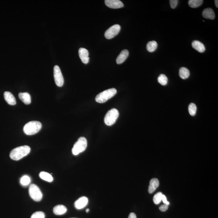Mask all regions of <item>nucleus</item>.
<instances>
[{
  "label": "nucleus",
  "mask_w": 218,
  "mask_h": 218,
  "mask_svg": "<svg viewBox=\"0 0 218 218\" xmlns=\"http://www.w3.org/2000/svg\"><path fill=\"white\" fill-rule=\"evenodd\" d=\"M30 147L28 145L18 147L13 149L10 153V157L14 160H19L27 156L30 152Z\"/></svg>",
  "instance_id": "1"
},
{
  "label": "nucleus",
  "mask_w": 218,
  "mask_h": 218,
  "mask_svg": "<svg viewBox=\"0 0 218 218\" xmlns=\"http://www.w3.org/2000/svg\"><path fill=\"white\" fill-rule=\"evenodd\" d=\"M41 128L42 124L40 122L33 121L29 122L25 124L23 130L26 135H31L37 133Z\"/></svg>",
  "instance_id": "2"
},
{
  "label": "nucleus",
  "mask_w": 218,
  "mask_h": 218,
  "mask_svg": "<svg viewBox=\"0 0 218 218\" xmlns=\"http://www.w3.org/2000/svg\"><path fill=\"white\" fill-rule=\"evenodd\" d=\"M117 93V90L115 88L107 89L98 94L96 97V101L99 103L106 102L114 97Z\"/></svg>",
  "instance_id": "3"
},
{
  "label": "nucleus",
  "mask_w": 218,
  "mask_h": 218,
  "mask_svg": "<svg viewBox=\"0 0 218 218\" xmlns=\"http://www.w3.org/2000/svg\"><path fill=\"white\" fill-rule=\"evenodd\" d=\"M87 146V140L84 137H80L75 143L72 149L73 154L76 156L84 151Z\"/></svg>",
  "instance_id": "4"
},
{
  "label": "nucleus",
  "mask_w": 218,
  "mask_h": 218,
  "mask_svg": "<svg viewBox=\"0 0 218 218\" xmlns=\"http://www.w3.org/2000/svg\"><path fill=\"white\" fill-rule=\"evenodd\" d=\"M119 115L117 109L112 108L109 110L104 118V122L106 125L112 126L116 122Z\"/></svg>",
  "instance_id": "5"
},
{
  "label": "nucleus",
  "mask_w": 218,
  "mask_h": 218,
  "mask_svg": "<svg viewBox=\"0 0 218 218\" xmlns=\"http://www.w3.org/2000/svg\"><path fill=\"white\" fill-rule=\"evenodd\" d=\"M29 193L31 198L36 202H39L42 199L43 194L39 188L35 184H32L30 186Z\"/></svg>",
  "instance_id": "6"
},
{
  "label": "nucleus",
  "mask_w": 218,
  "mask_h": 218,
  "mask_svg": "<svg viewBox=\"0 0 218 218\" xmlns=\"http://www.w3.org/2000/svg\"><path fill=\"white\" fill-rule=\"evenodd\" d=\"M54 72L56 85L59 87H61L64 85V79L60 68L58 65H56L54 67Z\"/></svg>",
  "instance_id": "7"
},
{
  "label": "nucleus",
  "mask_w": 218,
  "mask_h": 218,
  "mask_svg": "<svg viewBox=\"0 0 218 218\" xmlns=\"http://www.w3.org/2000/svg\"><path fill=\"white\" fill-rule=\"evenodd\" d=\"M121 26L118 24L113 25L106 31L105 36L106 39H110L117 36L121 30Z\"/></svg>",
  "instance_id": "8"
},
{
  "label": "nucleus",
  "mask_w": 218,
  "mask_h": 218,
  "mask_svg": "<svg viewBox=\"0 0 218 218\" xmlns=\"http://www.w3.org/2000/svg\"><path fill=\"white\" fill-rule=\"evenodd\" d=\"M106 6L112 9H118L124 7V4L119 0H106L105 1Z\"/></svg>",
  "instance_id": "9"
},
{
  "label": "nucleus",
  "mask_w": 218,
  "mask_h": 218,
  "mask_svg": "<svg viewBox=\"0 0 218 218\" xmlns=\"http://www.w3.org/2000/svg\"><path fill=\"white\" fill-rule=\"evenodd\" d=\"M79 54L80 58L84 64H87L89 63V53L86 49L84 48L79 49Z\"/></svg>",
  "instance_id": "10"
},
{
  "label": "nucleus",
  "mask_w": 218,
  "mask_h": 218,
  "mask_svg": "<svg viewBox=\"0 0 218 218\" xmlns=\"http://www.w3.org/2000/svg\"><path fill=\"white\" fill-rule=\"evenodd\" d=\"M88 203L87 198L85 196L81 197L75 202V207L79 210L82 209L87 205Z\"/></svg>",
  "instance_id": "11"
},
{
  "label": "nucleus",
  "mask_w": 218,
  "mask_h": 218,
  "mask_svg": "<svg viewBox=\"0 0 218 218\" xmlns=\"http://www.w3.org/2000/svg\"><path fill=\"white\" fill-rule=\"evenodd\" d=\"M5 100L7 103L10 105H15L16 103V101L13 95L11 92L5 91L4 93Z\"/></svg>",
  "instance_id": "12"
},
{
  "label": "nucleus",
  "mask_w": 218,
  "mask_h": 218,
  "mask_svg": "<svg viewBox=\"0 0 218 218\" xmlns=\"http://www.w3.org/2000/svg\"><path fill=\"white\" fill-rule=\"evenodd\" d=\"M129 55V52L127 49L122 50L119 54L117 59V63L118 64L123 63L127 60Z\"/></svg>",
  "instance_id": "13"
},
{
  "label": "nucleus",
  "mask_w": 218,
  "mask_h": 218,
  "mask_svg": "<svg viewBox=\"0 0 218 218\" xmlns=\"http://www.w3.org/2000/svg\"><path fill=\"white\" fill-rule=\"evenodd\" d=\"M191 45L193 48L200 53H203L205 51V45L203 43L198 40H194L192 42Z\"/></svg>",
  "instance_id": "14"
},
{
  "label": "nucleus",
  "mask_w": 218,
  "mask_h": 218,
  "mask_svg": "<svg viewBox=\"0 0 218 218\" xmlns=\"http://www.w3.org/2000/svg\"><path fill=\"white\" fill-rule=\"evenodd\" d=\"M202 15L204 18L210 19H214L215 17L214 12L210 8L204 9L202 12Z\"/></svg>",
  "instance_id": "15"
},
{
  "label": "nucleus",
  "mask_w": 218,
  "mask_h": 218,
  "mask_svg": "<svg viewBox=\"0 0 218 218\" xmlns=\"http://www.w3.org/2000/svg\"><path fill=\"white\" fill-rule=\"evenodd\" d=\"M159 185V181L158 179L153 178L152 179L149 183L148 192L149 194L153 193L156 190Z\"/></svg>",
  "instance_id": "16"
},
{
  "label": "nucleus",
  "mask_w": 218,
  "mask_h": 218,
  "mask_svg": "<svg viewBox=\"0 0 218 218\" xmlns=\"http://www.w3.org/2000/svg\"><path fill=\"white\" fill-rule=\"evenodd\" d=\"M19 97L20 100L25 104L29 105L31 102L30 95L27 92L19 93Z\"/></svg>",
  "instance_id": "17"
},
{
  "label": "nucleus",
  "mask_w": 218,
  "mask_h": 218,
  "mask_svg": "<svg viewBox=\"0 0 218 218\" xmlns=\"http://www.w3.org/2000/svg\"><path fill=\"white\" fill-rule=\"evenodd\" d=\"M67 209L66 207L63 205H57L53 209L54 214L58 215H61L64 214L66 213Z\"/></svg>",
  "instance_id": "18"
},
{
  "label": "nucleus",
  "mask_w": 218,
  "mask_h": 218,
  "mask_svg": "<svg viewBox=\"0 0 218 218\" xmlns=\"http://www.w3.org/2000/svg\"><path fill=\"white\" fill-rule=\"evenodd\" d=\"M179 75L182 79H188L190 75L189 71L185 67H182L179 71Z\"/></svg>",
  "instance_id": "19"
},
{
  "label": "nucleus",
  "mask_w": 218,
  "mask_h": 218,
  "mask_svg": "<svg viewBox=\"0 0 218 218\" xmlns=\"http://www.w3.org/2000/svg\"><path fill=\"white\" fill-rule=\"evenodd\" d=\"M39 177L43 180L49 182H51L54 180L52 176L49 173L45 172H41L39 174Z\"/></svg>",
  "instance_id": "20"
},
{
  "label": "nucleus",
  "mask_w": 218,
  "mask_h": 218,
  "mask_svg": "<svg viewBox=\"0 0 218 218\" xmlns=\"http://www.w3.org/2000/svg\"><path fill=\"white\" fill-rule=\"evenodd\" d=\"M158 47L157 43L156 41H149L147 44L146 48L149 52H153Z\"/></svg>",
  "instance_id": "21"
},
{
  "label": "nucleus",
  "mask_w": 218,
  "mask_h": 218,
  "mask_svg": "<svg viewBox=\"0 0 218 218\" xmlns=\"http://www.w3.org/2000/svg\"><path fill=\"white\" fill-rule=\"evenodd\" d=\"M203 3L202 0H189L188 1V5L191 8H195L200 6Z\"/></svg>",
  "instance_id": "22"
},
{
  "label": "nucleus",
  "mask_w": 218,
  "mask_h": 218,
  "mask_svg": "<svg viewBox=\"0 0 218 218\" xmlns=\"http://www.w3.org/2000/svg\"><path fill=\"white\" fill-rule=\"evenodd\" d=\"M158 80L161 85L164 86L167 84L168 82V79L165 75L161 74L158 77Z\"/></svg>",
  "instance_id": "23"
},
{
  "label": "nucleus",
  "mask_w": 218,
  "mask_h": 218,
  "mask_svg": "<svg viewBox=\"0 0 218 218\" xmlns=\"http://www.w3.org/2000/svg\"><path fill=\"white\" fill-rule=\"evenodd\" d=\"M30 178L27 175L23 176L20 179V184L24 186L29 185L30 184Z\"/></svg>",
  "instance_id": "24"
},
{
  "label": "nucleus",
  "mask_w": 218,
  "mask_h": 218,
  "mask_svg": "<svg viewBox=\"0 0 218 218\" xmlns=\"http://www.w3.org/2000/svg\"><path fill=\"white\" fill-rule=\"evenodd\" d=\"M188 110L190 115L192 116L195 115L197 111V107L195 104L194 103H190L189 106Z\"/></svg>",
  "instance_id": "25"
},
{
  "label": "nucleus",
  "mask_w": 218,
  "mask_h": 218,
  "mask_svg": "<svg viewBox=\"0 0 218 218\" xmlns=\"http://www.w3.org/2000/svg\"><path fill=\"white\" fill-rule=\"evenodd\" d=\"M163 194L162 192L157 193L154 195L153 198V201L156 205H158L160 204L161 201H162V197Z\"/></svg>",
  "instance_id": "26"
},
{
  "label": "nucleus",
  "mask_w": 218,
  "mask_h": 218,
  "mask_svg": "<svg viewBox=\"0 0 218 218\" xmlns=\"http://www.w3.org/2000/svg\"><path fill=\"white\" fill-rule=\"evenodd\" d=\"M45 215L44 212L41 211H38L34 212L32 215L31 218H44Z\"/></svg>",
  "instance_id": "27"
},
{
  "label": "nucleus",
  "mask_w": 218,
  "mask_h": 218,
  "mask_svg": "<svg viewBox=\"0 0 218 218\" xmlns=\"http://www.w3.org/2000/svg\"><path fill=\"white\" fill-rule=\"evenodd\" d=\"M170 7L172 9H174L177 6L178 3V1L177 0H170L169 1Z\"/></svg>",
  "instance_id": "28"
},
{
  "label": "nucleus",
  "mask_w": 218,
  "mask_h": 218,
  "mask_svg": "<svg viewBox=\"0 0 218 218\" xmlns=\"http://www.w3.org/2000/svg\"><path fill=\"white\" fill-rule=\"evenodd\" d=\"M169 208V205H166V204H164V205H162L160 207H159V209L162 212L166 211Z\"/></svg>",
  "instance_id": "29"
},
{
  "label": "nucleus",
  "mask_w": 218,
  "mask_h": 218,
  "mask_svg": "<svg viewBox=\"0 0 218 218\" xmlns=\"http://www.w3.org/2000/svg\"><path fill=\"white\" fill-rule=\"evenodd\" d=\"M162 200H163L164 203L166 204V205H170L169 202L167 201V198H166L165 195H163H163H162Z\"/></svg>",
  "instance_id": "30"
},
{
  "label": "nucleus",
  "mask_w": 218,
  "mask_h": 218,
  "mask_svg": "<svg viewBox=\"0 0 218 218\" xmlns=\"http://www.w3.org/2000/svg\"><path fill=\"white\" fill-rule=\"evenodd\" d=\"M128 218H137L136 215L133 212H131Z\"/></svg>",
  "instance_id": "31"
},
{
  "label": "nucleus",
  "mask_w": 218,
  "mask_h": 218,
  "mask_svg": "<svg viewBox=\"0 0 218 218\" xmlns=\"http://www.w3.org/2000/svg\"><path fill=\"white\" fill-rule=\"evenodd\" d=\"M215 5H216V8H218V1L217 0H215Z\"/></svg>",
  "instance_id": "32"
},
{
  "label": "nucleus",
  "mask_w": 218,
  "mask_h": 218,
  "mask_svg": "<svg viewBox=\"0 0 218 218\" xmlns=\"http://www.w3.org/2000/svg\"><path fill=\"white\" fill-rule=\"evenodd\" d=\"M86 212H88L89 211V209H87L86 210Z\"/></svg>",
  "instance_id": "33"
},
{
  "label": "nucleus",
  "mask_w": 218,
  "mask_h": 218,
  "mask_svg": "<svg viewBox=\"0 0 218 218\" xmlns=\"http://www.w3.org/2000/svg\"></svg>",
  "instance_id": "34"
}]
</instances>
